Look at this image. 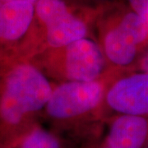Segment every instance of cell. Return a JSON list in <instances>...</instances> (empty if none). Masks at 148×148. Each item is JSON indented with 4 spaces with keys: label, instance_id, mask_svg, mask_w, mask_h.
Listing matches in <instances>:
<instances>
[{
    "label": "cell",
    "instance_id": "obj_9",
    "mask_svg": "<svg viewBox=\"0 0 148 148\" xmlns=\"http://www.w3.org/2000/svg\"><path fill=\"white\" fill-rule=\"evenodd\" d=\"M127 2L132 10L146 18L148 12V0H127Z\"/></svg>",
    "mask_w": 148,
    "mask_h": 148
},
{
    "label": "cell",
    "instance_id": "obj_10",
    "mask_svg": "<svg viewBox=\"0 0 148 148\" xmlns=\"http://www.w3.org/2000/svg\"><path fill=\"white\" fill-rule=\"evenodd\" d=\"M137 70L148 72V49L144 52L137 64Z\"/></svg>",
    "mask_w": 148,
    "mask_h": 148
},
{
    "label": "cell",
    "instance_id": "obj_8",
    "mask_svg": "<svg viewBox=\"0 0 148 148\" xmlns=\"http://www.w3.org/2000/svg\"><path fill=\"white\" fill-rule=\"evenodd\" d=\"M14 148H69L64 138L38 124Z\"/></svg>",
    "mask_w": 148,
    "mask_h": 148
},
{
    "label": "cell",
    "instance_id": "obj_11",
    "mask_svg": "<svg viewBox=\"0 0 148 148\" xmlns=\"http://www.w3.org/2000/svg\"><path fill=\"white\" fill-rule=\"evenodd\" d=\"M2 2L3 3H8V2H15V1H25V2H29V3H34L36 4L38 0H1Z\"/></svg>",
    "mask_w": 148,
    "mask_h": 148
},
{
    "label": "cell",
    "instance_id": "obj_4",
    "mask_svg": "<svg viewBox=\"0 0 148 148\" xmlns=\"http://www.w3.org/2000/svg\"><path fill=\"white\" fill-rule=\"evenodd\" d=\"M30 60L57 83L95 81L111 70L99 43L91 37L45 49Z\"/></svg>",
    "mask_w": 148,
    "mask_h": 148
},
{
    "label": "cell",
    "instance_id": "obj_1",
    "mask_svg": "<svg viewBox=\"0 0 148 148\" xmlns=\"http://www.w3.org/2000/svg\"><path fill=\"white\" fill-rule=\"evenodd\" d=\"M0 66V148H14L39 124L54 84L30 59Z\"/></svg>",
    "mask_w": 148,
    "mask_h": 148
},
{
    "label": "cell",
    "instance_id": "obj_2",
    "mask_svg": "<svg viewBox=\"0 0 148 148\" xmlns=\"http://www.w3.org/2000/svg\"><path fill=\"white\" fill-rule=\"evenodd\" d=\"M121 72L123 70L111 69L98 80L54 85L43 116L57 129L64 130L104 121L103 106L106 90Z\"/></svg>",
    "mask_w": 148,
    "mask_h": 148
},
{
    "label": "cell",
    "instance_id": "obj_7",
    "mask_svg": "<svg viewBox=\"0 0 148 148\" xmlns=\"http://www.w3.org/2000/svg\"><path fill=\"white\" fill-rule=\"evenodd\" d=\"M106 143L113 148H144L148 146V116L117 114L106 119Z\"/></svg>",
    "mask_w": 148,
    "mask_h": 148
},
{
    "label": "cell",
    "instance_id": "obj_3",
    "mask_svg": "<svg viewBox=\"0 0 148 148\" xmlns=\"http://www.w3.org/2000/svg\"><path fill=\"white\" fill-rule=\"evenodd\" d=\"M98 40L109 68L137 70L148 49V22L132 10H119L102 16L98 22Z\"/></svg>",
    "mask_w": 148,
    "mask_h": 148
},
{
    "label": "cell",
    "instance_id": "obj_5",
    "mask_svg": "<svg viewBox=\"0 0 148 148\" xmlns=\"http://www.w3.org/2000/svg\"><path fill=\"white\" fill-rule=\"evenodd\" d=\"M35 13L39 53L90 37L89 16L78 13L65 0H38Z\"/></svg>",
    "mask_w": 148,
    "mask_h": 148
},
{
    "label": "cell",
    "instance_id": "obj_12",
    "mask_svg": "<svg viewBox=\"0 0 148 148\" xmlns=\"http://www.w3.org/2000/svg\"><path fill=\"white\" fill-rule=\"evenodd\" d=\"M93 148H113L111 147L110 145H108L107 143H106V141H104L103 143H101V144H98V146H96L95 147Z\"/></svg>",
    "mask_w": 148,
    "mask_h": 148
},
{
    "label": "cell",
    "instance_id": "obj_13",
    "mask_svg": "<svg viewBox=\"0 0 148 148\" xmlns=\"http://www.w3.org/2000/svg\"><path fill=\"white\" fill-rule=\"evenodd\" d=\"M94 1H97V2H106V1H110V0H94Z\"/></svg>",
    "mask_w": 148,
    "mask_h": 148
},
{
    "label": "cell",
    "instance_id": "obj_14",
    "mask_svg": "<svg viewBox=\"0 0 148 148\" xmlns=\"http://www.w3.org/2000/svg\"><path fill=\"white\" fill-rule=\"evenodd\" d=\"M146 19H147V21L148 22V12H147V16H146Z\"/></svg>",
    "mask_w": 148,
    "mask_h": 148
},
{
    "label": "cell",
    "instance_id": "obj_15",
    "mask_svg": "<svg viewBox=\"0 0 148 148\" xmlns=\"http://www.w3.org/2000/svg\"><path fill=\"white\" fill-rule=\"evenodd\" d=\"M144 148H148V146H147V147H144Z\"/></svg>",
    "mask_w": 148,
    "mask_h": 148
},
{
    "label": "cell",
    "instance_id": "obj_6",
    "mask_svg": "<svg viewBox=\"0 0 148 148\" xmlns=\"http://www.w3.org/2000/svg\"><path fill=\"white\" fill-rule=\"evenodd\" d=\"M117 114L148 116V72L123 71L111 82L104 100V121Z\"/></svg>",
    "mask_w": 148,
    "mask_h": 148
}]
</instances>
